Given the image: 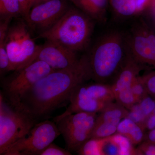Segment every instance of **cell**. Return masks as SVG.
I'll return each instance as SVG.
<instances>
[{
  "mask_svg": "<svg viewBox=\"0 0 155 155\" xmlns=\"http://www.w3.org/2000/svg\"><path fill=\"white\" fill-rule=\"evenodd\" d=\"M145 130L138 124L128 118L119 122L116 133L123 136L133 145L140 144L144 140Z\"/></svg>",
  "mask_w": 155,
  "mask_h": 155,
  "instance_id": "obj_16",
  "label": "cell"
},
{
  "mask_svg": "<svg viewBox=\"0 0 155 155\" xmlns=\"http://www.w3.org/2000/svg\"><path fill=\"white\" fill-rule=\"evenodd\" d=\"M141 77L148 94L155 99V71L147 72Z\"/></svg>",
  "mask_w": 155,
  "mask_h": 155,
  "instance_id": "obj_24",
  "label": "cell"
},
{
  "mask_svg": "<svg viewBox=\"0 0 155 155\" xmlns=\"http://www.w3.org/2000/svg\"><path fill=\"white\" fill-rule=\"evenodd\" d=\"M21 17L19 0H0L1 19H13Z\"/></svg>",
  "mask_w": 155,
  "mask_h": 155,
  "instance_id": "obj_21",
  "label": "cell"
},
{
  "mask_svg": "<svg viewBox=\"0 0 155 155\" xmlns=\"http://www.w3.org/2000/svg\"><path fill=\"white\" fill-rule=\"evenodd\" d=\"M61 134L55 122L44 120L36 123L25 135L10 146L2 155H40Z\"/></svg>",
  "mask_w": 155,
  "mask_h": 155,
  "instance_id": "obj_8",
  "label": "cell"
},
{
  "mask_svg": "<svg viewBox=\"0 0 155 155\" xmlns=\"http://www.w3.org/2000/svg\"><path fill=\"white\" fill-rule=\"evenodd\" d=\"M143 14H146L149 21L152 25L151 27L155 29V0L151 1L149 5Z\"/></svg>",
  "mask_w": 155,
  "mask_h": 155,
  "instance_id": "obj_27",
  "label": "cell"
},
{
  "mask_svg": "<svg viewBox=\"0 0 155 155\" xmlns=\"http://www.w3.org/2000/svg\"><path fill=\"white\" fill-rule=\"evenodd\" d=\"M143 141L155 144V128L145 134Z\"/></svg>",
  "mask_w": 155,
  "mask_h": 155,
  "instance_id": "obj_30",
  "label": "cell"
},
{
  "mask_svg": "<svg viewBox=\"0 0 155 155\" xmlns=\"http://www.w3.org/2000/svg\"><path fill=\"white\" fill-rule=\"evenodd\" d=\"M54 70L45 62L34 61L3 78L1 81V92L12 107L19 109L21 98L27 90Z\"/></svg>",
  "mask_w": 155,
  "mask_h": 155,
  "instance_id": "obj_4",
  "label": "cell"
},
{
  "mask_svg": "<svg viewBox=\"0 0 155 155\" xmlns=\"http://www.w3.org/2000/svg\"><path fill=\"white\" fill-rule=\"evenodd\" d=\"M130 89L137 103L149 95L141 76H137L130 87Z\"/></svg>",
  "mask_w": 155,
  "mask_h": 155,
  "instance_id": "obj_23",
  "label": "cell"
},
{
  "mask_svg": "<svg viewBox=\"0 0 155 155\" xmlns=\"http://www.w3.org/2000/svg\"><path fill=\"white\" fill-rule=\"evenodd\" d=\"M121 120L97 121L96 120L91 138H104L116 133Z\"/></svg>",
  "mask_w": 155,
  "mask_h": 155,
  "instance_id": "obj_20",
  "label": "cell"
},
{
  "mask_svg": "<svg viewBox=\"0 0 155 155\" xmlns=\"http://www.w3.org/2000/svg\"><path fill=\"white\" fill-rule=\"evenodd\" d=\"M79 59L77 53L54 42L46 40L44 44L37 45L33 62L41 61L54 70H59L75 66Z\"/></svg>",
  "mask_w": 155,
  "mask_h": 155,
  "instance_id": "obj_11",
  "label": "cell"
},
{
  "mask_svg": "<svg viewBox=\"0 0 155 155\" xmlns=\"http://www.w3.org/2000/svg\"><path fill=\"white\" fill-rule=\"evenodd\" d=\"M68 150L64 149L52 143L41 153L40 155H70Z\"/></svg>",
  "mask_w": 155,
  "mask_h": 155,
  "instance_id": "obj_25",
  "label": "cell"
},
{
  "mask_svg": "<svg viewBox=\"0 0 155 155\" xmlns=\"http://www.w3.org/2000/svg\"><path fill=\"white\" fill-rule=\"evenodd\" d=\"M125 33L127 51L139 63L155 69V32L146 20L140 17Z\"/></svg>",
  "mask_w": 155,
  "mask_h": 155,
  "instance_id": "obj_9",
  "label": "cell"
},
{
  "mask_svg": "<svg viewBox=\"0 0 155 155\" xmlns=\"http://www.w3.org/2000/svg\"><path fill=\"white\" fill-rule=\"evenodd\" d=\"M147 67H148L136 61L127 51L125 61L111 84L114 95L119 92L130 89L136 78Z\"/></svg>",
  "mask_w": 155,
  "mask_h": 155,
  "instance_id": "obj_12",
  "label": "cell"
},
{
  "mask_svg": "<svg viewBox=\"0 0 155 155\" xmlns=\"http://www.w3.org/2000/svg\"><path fill=\"white\" fill-rule=\"evenodd\" d=\"M71 5L69 0H53L32 7L24 20L30 30L40 34L51 28Z\"/></svg>",
  "mask_w": 155,
  "mask_h": 155,
  "instance_id": "obj_10",
  "label": "cell"
},
{
  "mask_svg": "<svg viewBox=\"0 0 155 155\" xmlns=\"http://www.w3.org/2000/svg\"><path fill=\"white\" fill-rule=\"evenodd\" d=\"M109 5L119 19H127L141 15L135 0H109Z\"/></svg>",
  "mask_w": 155,
  "mask_h": 155,
  "instance_id": "obj_17",
  "label": "cell"
},
{
  "mask_svg": "<svg viewBox=\"0 0 155 155\" xmlns=\"http://www.w3.org/2000/svg\"><path fill=\"white\" fill-rule=\"evenodd\" d=\"M104 138H90L77 151L78 155H103Z\"/></svg>",
  "mask_w": 155,
  "mask_h": 155,
  "instance_id": "obj_22",
  "label": "cell"
},
{
  "mask_svg": "<svg viewBox=\"0 0 155 155\" xmlns=\"http://www.w3.org/2000/svg\"><path fill=\"white\" fill-rule=\"evenodd\" d=\"M91 79L87 55L80 58L75 66L55 70L27 90L21 98L19 110L37 121L69 103L75 88Z\"/></svg>",
  "mask_w": 155,
  "mask_h": 155,
  "instance_id": "obj_1",
  "label": "cell"
},
{
  "mask_svg": "<svg viewBox=\"0 0 155 155\" xmlns=\"http://www.w3.org/2000/svg\"><path fill=\"white\" fill-rule=\"evenodd\" d=\"M137 148L141 155H155V144L143 141Z\"/></svg>",
  "mask_w": 155,
  "mask_h": 155,
  "instance_id": "obj_26",
  "label": "cell"
},
{
  "mask_svg": "<svg viewBox=\"0 0 155 155\" xmlns=\"http://www.w3.org/2000/svg\"><path fill=\"white\" fill-rule=\"evenodd\" d=\"M11 19H1L0 21V73L2 75L11 71L10 60L6 50L5 39Z\"/></svg>",
  "mask_w": 155,
  "mask_h": 155,
  "instance_id": "obj_18",
  "label": "cell"
},
{
  "mask_svg": "<svg viewBox=\"0 0 155 155\" xmlns=\"http://www.w3.org/2000/svg\"><path fill=\"white\" fill-rule=\"evenodd\" d=\"M153 114H155V107L154 109V110H153Z\"/></svg>",
  "mask_w": 155,
  "mask_h": 155,
  "instance_id": "obj_32",
  "label": "cell"
},
{
  "mask_svg": "<svg viewBox=\"0 0 155 155\" xmlns=\"http://www.w3.org/2000/svg\"><path fill=\"white\" fill-rule=\"evenodd\" d=\"M96 22L74 5L51 28L38 35L37 38L51 41L75 52L86 50L90 43Z\"/></svg>",
  "mask_w": 155,
  "mask_h": 155,
  "instance_id": "obj_3",
  "label": "cell"
},
{
  "mask_svg": "<svg viewBox=\"0 0 155 155\" xmlns=\"http://www.w3.org/2000/svg\"><path fill=\"white\" fill-rule=\"evenodd\" d=\"M5 46L11 71L22 69L33 62L37 45L31 37L30 29L24 19L10 25Z\"/></svg>",
  "mask_w": 155,
  "mask_h": 155,
  "instance_id": "obj_5",
  "label": "cell"
},
{
  "mask_svg": "<svg viewBox=\"0 0 155 155\" xmlns=\"http://www.w3.org/2000/svg\"><path fill=\"white\" fill-rule=\"evenodd\" d=\"M154 31H155V30H154V29H153Z\"/></svg>",
  "mask_w": 155,
  "mask_h": 155,
  "instance_id": "obj_33",
  "label": "cell"
},
{
  "mask_svg": "<svg viewBox=\"0 0 155 155\" xmlns=\"http://www.w3.org/2000/svg\"><path fill=\"white\" fill-rule=\"evenodd\" d=\"M129 111L119 103L113 102L108 104L99 113L96 119L97 121H113L127 118Z\"/></svg>",
  "mask_w": 155,
  "mask_h": 155,
  "instance_id": "obj_19",
  "label": "cell"
},
{
  "mask_svg": "<svg viewBox=\"0 0 155 155\" xmlns=\"http://www.w3.org/2000/svg\"><path fill=\"white\" fill-rule=\"evenodd\" d=\"M97 113L80 112L54 119L67 149L70 152H77L91 138Z\"/></svg>",
  "mask_w": 155,
  "mask_h": 155,
  "instance_id": "obj_7",
  "label": "cell"
},
{
  "mask_svg": "<svg viewBox=\"0 0 155 155\" xmlns=\"http://www.w3.org/2000/svg\"><path fill=\"white\" fill-rule=\"evenodd\" d=\"M73 5L96 22L104 23L107 19L109 0H69Z\"/></svg>",
  "mask_w": 155,
  "mask_h": 155,
  "instance_id": "obj_14",
  "label": "cell"
},
{
  "mask_svg": "<svg viewBox=\"0 0 155 155\" xmlns=\"http://www.w3.org/2000/svg\"><path fill=\"white\" fill-rule=\"evenodd\" d=\"M36 121L23 111L13 107L0 94V155L29 131Z\"/></svg>",
  "mask_w": 155,
  "mask_h": 155,
  "instance_id": "obj_6",
  "label": "cell"
},
{
  "mask_svg": "<svg viewBox=\"0 0 155 155\" xmlns=\"http://www.w3.org/2000/svg\"><path fill=\"white\" fill-rule=\"evenodd\" d=\"M126 54L125 32L113 29L103 35L87 55L91 79L98 83H112Z\"/></svg>",
  "mask_w": 155,
  "mask_h": 155,
  "instance_id": "obj_2",
  "label": "cell"
},
{
  "mask_svg": "<svg viewBox=\"0 0 155 155\" xmlns=\"http://www.w3.org/2000/svg\"><path fill=\"white\" fill-rule=\"evenodd\" d=\"M21 8V17L25 19L32 8V0H19Z\"/></svg>",
  "mask_w": 155,
  "mask_h": 155,
  "instance_id": "obj_28",
  "label": "cell"
},
{
  "mask_svg": "<svg viewBox=\"0 0 155 155\" xmlns=\"http://www.w3.org/2000/svg\"><path fill=\"white\" fill-rule=\"evenodd\" d=\"M145 130L148 131L152 130L155 128V114H152L147 119L145 123Z\"/></svg>",
  "mask_w": 155,
  "mask_h": 155,
  "instance_id": "obj_29",
  "label": "cell"
},
{
  "mask_svg": "<svg viewBox=\"0 0 155 155\" xmlns=\"http://www.w3.org/2000/svg\"><path fill=\"white\" fill-rule=\"evenodd\" d=\"M71 96L88 97L108 104L115 100L111 84L96 82L81 84L75 88Z\"/></svg>",
  "mask_w": 155,
  "mask_h": 155,
  "instance_id": "obj_13",
  "label": "cell"
},
{
  "mask_svg": "<svg viewBox=\"0 0 155 155\" xmlns=\"http://www.w3.org/2000/svg\"><path fill=\"white\" fill-rule=\"evenodd\" d=\"M68 107L64 113L56 118H60L69 114L86 112V113H100L108 103L103 102L86 97H71Z\"/></svg>",
  "mask_w": 155,
  "mask_h": 155,
  "instance_id": "obj_15",
  "label": "cell"
},
{
  "mask_svg": "<svg viewBox=\"0 0 155 155\" xmlns=\"http://www.w3.org/2000/svg\"><path fill=\"white\" fill-rule=\"evenodd\" d=\"M51 1H53V0H32V8L39 4Z\"/></svg>",
  "mask_w": 155,
  "mask_h": 155,
  "instance_id": "obj_31",
  "label": "cell"
}]
</instances>
